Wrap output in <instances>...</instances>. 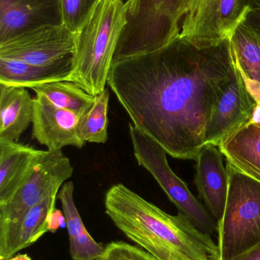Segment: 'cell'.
<instances>
[{"instance_id":"ffe728a7","label":"cell","mask_w":260,"mask_h":260,"mask_svg":"<svg viewBox=\"0 0 260 260\" xmlns=\"http://www.w3.org/2000/svg\"><path fill=\"white\" fill-rule=\"evenodd\" d=\"M33 99L25 88L0 84V139H19L32 123Z\"/></svg>"},{"instance_id":"277c9868","label":"cell","mask_w":260,"mask_h":260,"mask_svg":"<svg viewBox=\"0 0 260 260\" xmlns=\"http://www.w3.org/2000/svg\"><path fill=\"white\" fill-rule=\"evenodd\" d=\"M193 0H127L112 62L155 51L180 36Z\"/></svg>"},{"instance_id":"cb8c5ba5","label":"cell","mask_w":260,"mask_h":260,"mask_svg":"<svg viewBox=\"0 0 260 260\" xmlns=\"http://www.w3.org/2000/svg\"><path fill=\"white\" fill-rule=\"evenodd\" d=\"M119 243L121 260H158L140 247H136L124 241H119Z\"/></svg>"},{"instance_id":"7402d4cb","label":"cell","mask_w":260,"mask_h":260,"mask_svg":"<svg viewBox=\"0 0 260 260\" xmlns=\"http://www.w3.org/2000/svg\"><path fill=\"white\" fill-rule=\"evenodd\" d=\"M109 99V91L105 88L103 92L96 96L91 108L79 117V135L85 143L104 144L108 140Z\"/></svg>"},{"instance_id":"7c38bea8","label":"cell","mask_w":260,"mask_h":260,"mask_svg":"<svg viewBox=\"0 0 260 260\" xmlns=\"http://www.w3.org/2000/svg\"><path fill=\"white\" fill-rule=\"evenodd\" d=\"M58 192L49 194L16 221L0 224V260L12 257L50 232Z\"/></svg>"},{"instance_id":"4fadbf2b","label":"cell","mask_w":260,"mask_h":260,"mask_svg":"<svg viewBox=\"0 0 260 260\" xmlns=\"http://www.w3.org/2000/svg\"><path fill=\"white\" fill-rule=\"evenodd\" d=\"M63 24L60 0H0V44L28 30Z\"/></svg>"},{"instance_id":"8fae6325","label":"cell","mask_w":260,"mask_h":260,"mask_svg":"<svg viewBox=\"0 0 260 260\" xmlns=\"http://www.w3.org/2000/svg\"><path fill=\"white\" fill-rule=\"evenodd\" d=\"M79 117L37 95L33 99L32 136L49 151H59L65 146L82 148L85 142L79 135Z\"/></svg>"},{"instance_id":"2e32d148","label":"cell","mask_w":260,"mask_h":260,"mask_svg":"<svg viewBox=\"0 0 260 260\" xmlns=\"http://www.w3.org/2000/svg\"><path fill=\"white\" fill-rule=\"evenodd\" d=\"M73 55L48 65H35L0 58V84L32 88L50 82L70 81Z\"/></svg>"},{"instance_id":"5bb4252c","label":"cell","mask_w":260,"mask_h":260,"mask_svg":"<svg viewBox=\"0 0 260 260\" xmlns=\"http://www.w3.org/2000/svg\"><path fill=\"white\" fill-rule=\"evenodd\" d=\"M219 148L206 144L195 158V184L200 198L217 222L225 211L229 189V175L223 165Z\"/></svg>"},{"instance_id":"ba28073f","label":"cell","mask_w":260,"mask_h":260,"mask_svg":"<svg viewBox=\"0 0 260 260\" xmlns=\"http://www.w3.org/2000/svg\"><path fill=\"white\" fill-rule=\"evenodd\" d=\"M73 174L70 159L62 150H41L28 178L9 202L0 205V224L18 220L49 194L60 190Z\"/></svg>"},{"instance_id":"9a60e30c","label":"cell","mask_w":260,"mask_h":260,"mask_svg":"<svg viewBox=\"0 0 260 260\" xmlns=\"http://www.w3.org/2000/svg\"><path fill=\"white\" fill-rule=\"evenodd\" d=\"M41 151L0 139V205L9 202L28 178Z\"/></svg>"},{"instance_id":"9c48e42d","label":"cell","mask_w":260,"mask_h":260,"mask_svg":"<svg viewBox=\"0 0 260 260\" xmlns=\"http://www.w3.org/2000/svg\"><path fill=\"white\" fill-rule=\"evenodd\" d=\"M76 34L64 24L44 26L0 44V58L48 65L73 54Z\"/></svg>"},{"instance_id":"484cf974","label":"cell","mask_w":260,"mask_h":260,"mask_svg":"<svg viewBox=\"0 0 260 260\" xmlns=\"http://www.w3.org/2000/svg\"><path fill=\"white\" fill-rule=\"evenodd\" d=\"M102 260H121L120 243L112 241L105 246V251Z\"/></svg>"},{"instance_id":"f1b7e54d","label":"cell","mask_w":260,"mask_h":260,"mask_svg":"<svg viewBox=\"0 0 260 260\" xmlns=\"http://www.w3.org/2000/svg\"><path fill=\"white\" fill-rule=\"evenodd\" d=\"M6 260H32V259L27 254H18Z\"/></svg>"},{"instance_id":"30bf717a","label":"cell","mask_w":260,"mask_h":260,"mask_svg":"<svg viewBox=\"0 0 260 260\" xmlns=\"http://www.w3.org/2000/svg\"><path fill=\"white\" fill-rule=\"evenodd\" d=\"M258 104L235 64L232 77L218 96L205 135V143L218 147L230 133L253 120Z\"/></svg>"},{"instance_id":"8992f818","label":"cell","mask_w":260,"mask_h":260,"mask_svg":"<svg viewBox=\"0 0 260 260\" xmlns=\"http://www.w3.org/2000/svg\"><path fill=\"white\" fill-rule=\"evenodd\" d=\"M129 135L137 163L151 173L179 213L187 217L201 232L209 235L218 233L216 220L171 169L166 150L132 123L129 124Z\"/></svg>"},{"instance_id":"3957f363","label":"cell","mask_w":260,"mask_h":260,"mask_svg":"<svg viewBox=\"0 0 260 260\" xmlns=\"http://www.w3.org/2000/svg\"><path fill=\"white\" fill-rule=\"evenodd\" d=\"M124 0H99L75 37L69 82L96 96L105 90L114 50L126 23Z\"/></svg>"},{"instance_id":"44dd1931","label":"cell","mask_w":260,"mask_h":260,"mask_svg":"<svg viewBox=\"0 0 260 260\" xmlns=\"http://www.w3.org/2000/svg\"><path fill=\"white\" fill-rule=\"evenodd\" d=\"M37 95L43 96L56 108L82 116L94 104L92 95L74 82L69 81L50 82L32 87Z\"/></svg>"},{"instance_id":"603a6c76","label":"cell","mask_w":260,"mask_h":260,"mask_svg":"<svg viewBox=\"0 0 260 260\" xmlns=\"http://www.w3.org/2000/svg\"><path fill=\"white\" fill-rule=\"evenodd\" d=\"M99 0H60L63 22L76 34L88 19Z\"/></svg>"},{"instance_id":"d6986e66","label":"cell","mask_w":260,"mask_h":260,"mask_svg":"<svg viewBox=\"0 0 260 260\" xmlns=\"http://www.w3.org/2000/svg\"><path fill=\"white\" fill-rule=\"evenodd\" d=\"M229 39L234 62L260 108V38L243 21Z\"/></svg>"},{"instance_id":"e0dca14e","label":"cell","mask_w":260,"mask_h":260,"mask_svg":"<svg viewBox=\"0 0 260 260\" xmlns=\"http://www.w3.org/2000/svg\"><path fill=\"white\" fill-rule=\"evenodd\" d=\"M227 163L260 182V123L253 119L218 146Z\"/></svg>"},{"instance_id":"7a4b0ae2","label":"cell","mask_w":260,"mask_h":260,"mask_svg":"<svg viewBox=\"0 0 260 260\" xmlns=\"http://www.w3.org/2000/svg\"><path fill=\"white\" fill-rule=\"evenodd\" d=\"M105 213L128 239L158 260H218V244L182 214L171 215L122 183L105 197Z\"/></svg>"},{"instance_id":"83f0119b","label":"cell","mask_w":260,"mask_h":260,"mask_svg":"<svg viewBox=\"0 0 260 260\" xmlns=\"http://www.w3.org/2000/svg\"><path fill=\"white\" fill-rule=\"evenodd\" d=\"M250 10L260 11V0H248Z\"/></svg>"},{"instance_id":"4316f807","label":"cell","mask_w":260,"mask_h":260,"mask_svg":"<svg viewBox=\"0 0 260 260\" xmlns=\"http://www.w3.org/2000/svg\"><path fill=\"white\" fill-rule=\"evenodd\" d=\"M232 260H260V243Z\"/></svg>"},{"instance_id":"52a82bcc","label":"cell","mask_w":260,"mask_h":260,"mask_svg":"<svg viewBox=\"0 0 260 260\" xmlns=\"http://www.w3.org/2000/svg\"><path fill=\"white\" fill-rule=\"evenodd\" d=\"M249 10L248 0H193L180 36L198 46L218 44L229 38Z\"/></svg>"},{"instance_id":"ac0fdd59","label":"cell","mask_w":260,"mask_h":260,"mask_svg":"<svg viewBox=\"0 0 260 260\" xmlns=\"http://www.w3.org/2000/svg\"><path fill=\"white\" fill-rule=\"evenodd\" d=\"M74 184L64 183L57 194L61 201L70 239V253L73 260H97L103 256L105 246L95 241L84 225L75 204Z\"/></svg>"},{"instance_id":"f546056e","label":"cell","mask_w":260,"mask_h":260,"mask_svg":"<svg viewBox=\"0 0 260 260\" xmlns=\"http://www.w3.org/2000/svg\"><path fill=\"white\" fill-rule=\"evenodd\" d=\"M102 257L99 258V259H98L97 260H102Z\"/></svg>"},{"instance_id":"5b68a950","label":"cell","mask_w":260,"mask_h":260,"mask_svg":"<svg viewBox=\"0 0 260 260\" xmlns=\"http://www.w3.org/2000/svg\"><path fill=\"white\" fill-rule=\"evenodd\" d=\"M229 189L218 221V260H232L260 243V182L227 162Z\"/></svg>"},{"instance_id":"d4e9b609","label":"cell","mask_w":260,"mask_h":260,"mask_svg":"<svg viewBox=\"0 0 260 260\" xmlns=\"http://www.w3.org/2000/svg\"><path fill=\"white\" fill-rule=\"evenodd\" d=\"M244 22L260 38L259 10H249L244 18Z\"/></svg>"},{"instance_id":"6da1fadb","label":"cell","mask_w":260,"mask_h":260,"mask_svg":"<svg viewBox=\"0 0 260 260\" xmlns=\"http://www.w3.org/2000/svg\"><path fill=\"white\" fill-rule=\"evenodd\" d=\"M234 70L229 38L198 46L179 36L155 51L112 62L107 85L137 129L172 157L195 160Z\"/></svg>"}]
</instances>
